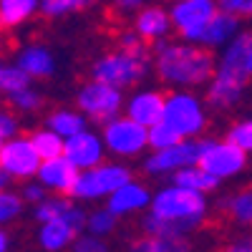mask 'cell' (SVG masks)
I'll return each mask as SVG.
<instances>
[{"mask_svg":"<svg viewBox=\"0 0 252 252\" xmlns=\"http://www.w3.org/2000/svg\"><path fill=\"white\" fill-rule=\"evenodd\" d=\"M252 76V33L237 35L232 48L227 51L222 66L207 91V103L212 109H227L235 103L240 91L250 83Z\"/></svg>","mask_w":252,"mask_h":252,"instance_id":"1","label":"cell"},{"mask_svg":"<svg viewBox=\"0 0 252 252\" xmlns=\"http://www.w3.org/2000/svg\"><path fill=\"white\" fill-rule=\"evenodd\" d=\"M157 73L166 83L199 86L215 73V53L209 46H159Z\"/></svg>","mask_w":252,"mask_h":252,"instance_id":"2","label":"cell"},{"mask_svg":"<svg viewBox=\"0 0 252 252\" xmlns=\"http://www.w3.org/2000/svg\"><path fill=\"white\" fill-rule=\"evenodd\" d=\"M152 215L179 224L184 232H192V229H197L202 224V220L207 217L204 192L187 189V187H179V184L164 187L152 199Z\"/></svg>","mask_w":252,"mask_h":252,"instance_id":"3","label":"cell"},{"mask_svg":"<svg viewBox=\"0 0 252 252\" xmlns=\"http://www.w3.org/2000/svg\"><path fill=\"white\" fill-rule=\"evenodd\" d=\"M131 182V172L126 166L119 164H98L94 169H83L71 197L73 199H103V197H111L119 187L129 184Z\"/></svg>","mask_w":252,"mask_h":252,"instance_id":"4","label":"cell"},{"mask_svg":"<svg viewBox=\"0 0 252 252\" xmlns=\"http://www.w3.org/2000/svg\"><path fill=\"white\" fill-rule=\"evenodd\" d=\"M146 73V58L131 56L126 51H114L106 53L101 61H96L91 66V78L94 81H103V83H111V86H131L136 83L141 76Z\"/></svg>","mask_w":252,"mask_h":252,"instance_id":"5","label":"cell"},{"mask_svg":"<svg viewBox=\"0 0 252 252\" xmlns=\"http://www.w3.org/2000/svg\"><path fill=\"white\" fill-rule=\"evenodd\" d=\"M0 164H3V172H8L13 179H31L38 177L43 157L38 154L31 139H8L0 146Z\"/></svg>","mask_w":252,"mask_h":252,"instance_id":"6","label":"cell"},{"mask_svg":"<svg viewBox=\"0 0 252 252\" xmlns=\"http://www.w3.org/2000/svg\"><path fill=\"white\" fill-rule=\"evenodd\" d=\"M245 161H247V149H242L240 144H232V141H222V144L207 141L204 152H202V159H199V166H204L209 174L224 179V177H232V174L242 172Z\"/></svg>","mask_w":252,"mask_h":252,"instance_id":"7","label":"cell"},{"mask_svg":"<svg viewBox=\"0 0 252 252\" xmlns=\"http://www.w3.org/2000/svg\"><path fill=\"white\" fill-rule=\"evenodd\" d=\"M103 139H106L109 149L114 154H121V157H134L139 154L146 144H149V134H146V126L134 121L131 116L129 119H116L111 124H106L103 129Z\"/></svg>","mask_w":252,"mask_h":252,"instance_id":"8","label":"cell"},{"mask_svg":"<svg viewBox=\"0 0 252 252\" xmlns=\"http://www.w3.org/2000/svg\"><path fill=\"white\" fill-rule=\"evenodd\" d=\"M207 141H182L166 149H157L154 157L146 159V172L149 174H166V172H177L182 166H194L202 159Z\"/></svg>","mask_w":252,"mask_h":252,"instance_id":"9","label":"cell"},{"mask_svg":"<svg viewBox=\"0 0 252 252\" xmlns=\"http://www.w3.org/2000/svg\"><path fill=\"white\" fill-rule=\"evenodd\" d=\"M164 121H169L174 129H179L184 136H194L207 126V119L202 114L199 101L192 98V96H187V94H169L166 96Z\"/></svg>","mask_w":252,"mask_h":252,"instance_id":"10","label":"cell"},{"mask_svg":"<svg viewBox=\"0 0 252 252\" xmlns=\"http://www.w3.org/2000/svg\"><path fill=\"white\" fill-rule=\"evenodd\" d=\"M76 101L91 119L109 121L121 106V94H119L116 86H111V83L94 81V83H86V86L81 89Z\"/></svg>","mask_w":252,"mask_h":252,"instance_id":"11","label":"cell"},{"mask_svg":"<svg viewBox=\"0 0 252 252\" xmlns=\"http://www.w3.org/2000/svg\"><path fill=\"white\" fill-rule=\"evenodd\" d=\"M215 13L217 10L212 0H182L172 10V23L177 26V33L182 38L199 40L204 26L209 23V18Z\"/></svg>","mask_w":252,"mask_h":252,"instance_id":"12","label":"cell"},{"mask_svg":"<svg viewBox=\"0 0 252 252\" xmlns=\"http://www.w3.org/2000/svg\"><path fill=\"white\" fill-rule=\"evenodd\" d=\"M78 177H81V169L66 154L53 157V159H43L40 172H38V179H40V184H43L46 189H53V192L68 194V197L73 192Z\"/></svg>","mask_w":252,"mask_h":252,"instance_id":"13","label":"cell"},{"mask_svg":"<svg viewBox=\"0 0 252 252\" xmlns=\"http://www.w3.org/2000/svg\"><path fill=\"white\" fill-rule=\"evenodd\" d=\"M78 235H81V229L73 222H68L66 217H58L51 222H40L38 245L43 252H63L76 242Z\"/></svg>","mask_w":252,"mask_h":252,"instance_id":"14","label":"cell"},{"mask_svg":"<svg viewBox=\"0 0 252 252\" xmlns=\"http://www.w3.org/2000/svg\"><path fill=\"white\" fill-rule=\"evenodd\" d=\"M152 199H154V197L149 194V189H146L144 184L129 182V184L119 187L116 192L109 197L106 207L111 209L114 215L126 217V215H134V212H141V209L152 207Z\"/></svg>","mask_w":252,"mask_h":252,"instance_id":"15","label":"cell"},{"mask_svg":"<svg viewBox=\"0 0 252 252\" xmlns=\"http://www.w3.org/2000/svg\"><path fill=\"white\" fill-rule=\"evenodd\" d=\"M66 154L78 169H94L103 161V149H101V141H96V136L86 134V131H78L73 136H68L66 141Z\"/></svg>","mask_w":252,"mask_h":252,"instance_id":"16","label":"cell"},{"mask_svg":"<svg viewBox=\"0 0 252 252\" xmlns=\"http://www.w3.org/2000/svg\"><path fill=\"white\" fill-rule=\"evenodd\" d=\"M166 96L164 91H146L131 98L129 103V116L144 126H154L159 121H164V111H166Z\"/></svg>","mask_w":252,"mask_h":252,"instance_id":"17","label":"cell"},{"mask_svg":"<svg viewBox=\"0 0 252 252\" xmlns=\"http://www.w3.org/2000/svg\"><path fill=\"white\" fill-rule=\"evenodd\" d=\"M169 28V15H166L161 8L152 5V8H144L136 15V33L146 40V43H154L159 35L166 33Z\"/></svg>","mask_w":252,"mask_h":252,"instance_id":"18","label":"cell"},{"mask_svg":"<svg viewBox=\"0 0 252 252\" xmlns=\"http://www.w3.org/2000/svg\"><path fill=\"white\" fill-rule=\"evenodd\" d=\"M172 182L187 189H197V192H212L220 184V177L209 174L204 166L194 164V166H182V169L172 172Z\"/></svg>","mask_w":252,"mask_h":252,"instance_id":"19","label":"cell"},{"mask_svg":"<svg viewBox=\"0 0 252 252\" xmlns=\"http://www.w3.org/2000/svg\"><path fill=\"white\" fill-rule=\"evenodd\" d=\"M129 252H194L187 237H154L144 235L129 245Z\"/></svg>","mask_w":252,"mask_h":252,"instance_id":"20","label":"cell"},{"mask_svg":"<svg viewBox=\"0 0 252 252\" xmlns=\"http://www.w3.org/2000/svg\"><path fill=\"white\" fill-rule=\"evenodd\" d=\"M235 28H237V15L220 8V13H215L212 18H209V23L204 26L199 40H204L207 46H217V43H222V40L232 33Z\"/></svg>","mask_w":252,"mask_h":252,"instance_id":"21","label":"cell"},{"mask_svg":"<svg viewBox=\"0 0 252 252\" xmlns=\"http://www.w3.org/2000/svg\"><path fill=\"white\" fill-rule=\"evenodd\" d=\"M222 207H224V212L229 215L232 222L250 227L252 224V187H247V189H242V192L232 194L229 199H224Z\"/></svg>","mask_w":252,"mask_h":252,"instance_id":"22","label":"cell"},{"mask_svg":"<svg viewBox=\"0 0 252 252\" xmlns=\"http://www.w3.org/2000/svg\"><path fill=\"white\" fill-rule=\"evenodd\" d=\"M18 66L23 68L31 78H48L53 71V61L43 48H28L23 56H20Z\"/></svg>","mask_w":252,"mask_h":252,"instance_id":"23","label":"cell"},{"mask_svg":"<svg viewBox=\"0 0 252 252\" xmlns=\"http://www.w3.org/2000/svg\"><path fill=\"white\" fill-rule=\"evenodd\" d=\"M35 10V0H0V20L3 28H13Z\"/></svg>","mask_w":252,"mask_h":252,"instance_id":"24","label":"cell"},{"mask_svg":"<svg viewBox=\"0 0 252 252\" xmlns=\"http://www.w3.org/2000/svg\"><path fill=\"white\" fill-rule=\"evenodd\" d=\"M26 139L33 141V146L38 149V154L43 159H53V157H61L63 152H66V144L61 141L58 131H28Z\"/></svg>","mask_w":252,"mask_h":252,"instance_id":"25","label":"cell"},{"mask_svg":"<svg viewBox=\"0 0 252 252\" xmlns=\"http://www.w3.org/2000/svg\"><path fill=\"white\" fill-rule=\"evenodd\" d=\"M73 207V202L66 197V194H58V197H46L43 202H38L33 217L38 222H51V220H58V217H66L68 209Z\"/></svg>","mask_w":252,"mask_h":252,"instance_id":"26","label":"cell"},{"mask_svg":"<svg viewBox=\"0 0 252 252\" xmlns=\"http://www.w3.org/2000/svg\"><path fill=\"white\" fill-rule=\"evenodd\" d=\"M119 224V215H114L109 207L103 209H96V212L89 215V222H86V229L91 235H98V237H109Z\"/></svg>","mask_w":252,"mask_h":252,"instance_id":"27","label":"cell"},{"mask_svg":"<svg viewBox=\"0 0 252 252\" xmlns=\"http://www.w3.org/2000/svg\"><path fill=\"white\" fill-rule=\"evenodd\" d=\"M184 134L179 129H174V126L169 121H159L152 126L149 131V144L154 146V149H166V146H174V144H182Z\"/></svg>","mask_w":252,"mask_h":252,"instance_id":"28","label":"cell"},{"mask_svg":"<svg viewBox=\"0 0 252 252\" xmlns=\"http://www.w3.org/2000/svg\"><path fill=\"white\" fill-rule=\"evenodd\" d=\"M48 124H51V129L58 131L61 136H73V134L83 131V119L78 114H71V111H56V114H51Z\"/></svg>","mask_w":252,"mask_h":252,"instance_id":"29","label":"cell"},{"mask_svg":"<svg viewBox=\"0 0 252 252\" xmlns=\"http://www.w3.org/2000/svg\"><path fill=\"white\" fill-rule=\"evenodd\" d=\"M23 202L26 197L23 194H15V192H5L0 194V220H3V224H10L20 217V212H23Z\"/></svg>","mask_w":252,"mask_h":252,"instance_id":"30","label":"cell"},{"mask_svg":"<svg viewBox=\"0 0 252 252\" xmlns=\"http://www.w3.org/2000/svg\"><path fill=\"white\" fill-rule=\"evenodd\" d=\"M28 83H31V76L23 71V68H13V66H5L3 73H0V86H3L5 94H15V91H23L28 89Z\"/></svg>","mask_w":252,"mask_h":252,"instance_id":"31","label":"cell"},{"mask_svg":"<svg viewBox=\"0 0 252 252\" xmlns=\"http://www.w3.org/2000/svg\"><path fill=\"white\" fill-rule=\"evenodd\" d=\"M96 0H43V15L56 18V15H66L71 10H83L94 5Z\"/></svg>","mask_w":252,"mask_h":252,"instance_id":"32","label":"cell"},{"mask_svg":"<svg viewBox=\"0 0 252 252\" xmlns=\"http://www.w3.org/2000/svg\"><path fill=\"white\" fill-rule=\"evenodd\" d=\"M8 109H15V111H35L40 106V96H35L33 91L23 89V91H15L10 94V98L5 101Z\"/></svg>","mask_w":252,"mask_h":252,"instance_id":"33","label":"cell"},{"mask_svg":"<svg viewBox=\"0 0 252 252\" xmlns=\"http://www.w3.org/2000/svg\"><path fill=\"white\" fill-rule=\"evenodd\" d=\"M139 5H141V0H114L111 8L106 10V20H109V23H114L116 28H121L124 18L129 15V13H134Z\"/></svg>","mask_w":252,"mask_h":252,"instance_id":"34","label":"cell"},{"mask_svg":"<svg viewBox=\"0 0 252 252\" xmlns=\"http://www.w3.org/2000/svg\"><path fill=\"white\" fill-rule=\"evenodd\" d=\"M71 252H111V247L103 242V237L98 235H78L76 242L71 245Z\"/></svg>","mask_w":252,"mask_h":252,"instance_id":"35","label":"cell"},{"mask_svg":"<svg viewBox=\"0 0 252 252\" xmlns=\"http://www.w3.org/2000/svg\"><path fill=\"white\" fill-rule=\"evenodd\" d=\"M227 141H232V144H240L242 149L252 152V121L237 124L235 129H229V134H227Z\"/></svg>","mask_w":252,"mask_h":252,"instance_id":"36","label":"cell"},{"mask_svg":"<svg viewBox=\"0 0 252 252\" xmlns=\"http://www.w3.org/2000/svg\"><path fill=\"white\" fill-rule=\"evenodd\" d=\"M3 124H0V136H3V141H8L13 134H15V119H13V114H10V109H3V119H0Z\"/></svg>","mask_w":252,"mask_h":252,"instance_id":"37","label":"cell"},{"mask_svg":"<svg viewBox=\"0 0 252 252\" xmlns=\"http://www.w3.org/2000/svg\"><path fill=\"white\" fill-rule=\"evenodd\" d=\"M23 197H26V202H43L46 199V187L43 184H26Z\"/></svg>","mask_w":252,"mask_h":252,"instance_id":"38","label":"cell"},{"mask_svg":"<svg viewBox=\"0 0 252 252\" xmlns=\"http://www.w3.org/2000/svg\"><path fill=\"white\" fill-rule=\"evenodd\" d=\"M224 252H252V240H235L224 247Z\"/></svg>","mask_w":252,"mask_h":252,"instance_id":"39","label":"cell"},{"mask_svg":"<svg viewBox=\"0 0 252 252\" xmlns=\"http://www.w3.org/2000/svg\"><path fill=\"white\" fill-rule=\"evenodd\" d=\"M245 3H247V0H220V8L227 10V13H235V15H237V10H240Z\"/></svg>","mask_w":252,"mask_h":252,"instance_id":"40","label":"cell"},{"mask_svg":"<svg viewBox=\"0 0 252 252\" xmlns=\"http://www.w3.org/2000/svg\"><path fill=\"white\" fill-rule=\"evenodd\" d=\"M8 250H10V235L3 229V232H0V252H8Z\"/></svg>","mask_w":252,"mask_h":252,"instance_id":"41","label":"cell"},{"mask_svg":"<svg viewBox=\"0 0 252 252\" xmlns=\"http://www.w3.org/2000/svg\"><path fill=\"white\" fill-rule=\"evenodd\" d=\"M237 18H252V0H247V3L237 10Z\"/></svg>","mask_w":252,"mask_h":252,"instance_id":"42","label":"cell"}]
</instances>
